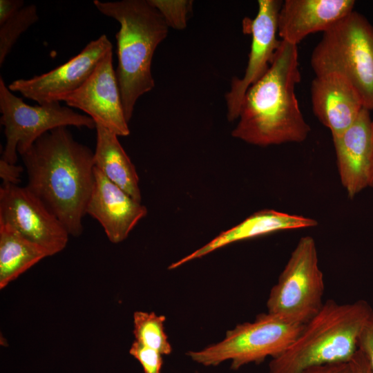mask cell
Returning a JSON list of instances; mask_svg holds the SVG:
<instances>
[{
	"mask_svg": "<svg viewBox=\"0 0 373 373\" xmlns=\"http://www.w3.org/2000/svg\"><path fill=\"white\" fill-rule=\"evenodd\" d=\"M95 167L133 199L142 201L135 167L118 140V135L96 124Z\"/></svg>",
	"mask_w": 373,
	"mask_h": 373,
	"instance_id": "obj_18",
	"label": "cell"
},
{
	"mask_svg": "<svg viewBox=\"0 0 373 373\" xmlns=\"http://www.w3.org/2000/svg\"><path fill=\"white\" fill-rule=\"evenodd\" d=\"M324 290L315 240L312 236H303L270 290L267 312L286 321L305 325L322 308Z\"/></svg>",
	"mask_w": 373,
	"mask_h": 373,
	"instance_id": "obj_7",
	"label": "cell"
},
{
	"mask_svg": "<svg viewBox=\"0 0 373 373\" xmlns=\"http://www.w3.org/2000/svg\"><path fill=\"white\" fill-rule=\"evenodd\" d=\"M0 122L6 139L1 160L16 164L19 153L26 152L35 142L46 133L68 126L95 128L89 116L52 102L30 106L15 95L0 77Z\"/></svg>",
	"mask_w": 373,
	"mask_h": 373,
	"instance_id": "obj_8",
	"label": "cell"
},
{
	"mask_svg": "<svg viewBox=\"0 0 373 373\" xmlns=\"http://www.w3.org/2000/svg\"><path fill=\"white\" fill-rule=\"evenodd\" d=\"M352 373H372L365 357L357 350L350 362Z\"/></svg>",
	"mask_w": 373,
	"mask_h": 373,
	"instance_id": "obj_28",
	"label": "cell"
},
{
	"mask_svg": "<svg viewBox=\"0 0 373 373\" xmlns=\"http://www.w3.org/2000/svg\"><path fill=\"white\" fill-rule=\"evenodd\" d=\"M372 310L365 300L349 303L327 300L292 344L271 358L268 373H305L325 365L350 363Z\"/></svg>",
	"mask_w": 373,
	"mask_h": 373,
	"instance_id": "obj_4",
	"label": "cell"
},
{
	"mask_svg": "<svg viewBox=\"0 0 373 373\" xmlns=\"http://www.w3.org/2000/svg\"><path fill=\"white\" fill-rule=\"evenodd\" d=\"M372 124L363 108L350 128L332 138L341 182L351 199L369 186Z\"/></svg>",
	"mask_w": 373,
	"mask_h": 373,
	"instance_id": "obj_14",
	"label": "cell"
},
{
	"mask_svg": "<svg viewBox=\"0 0 373 373\" xmlns=\"http://www.w3.org/2000/svg\"><path fill=\"white\" fill-rule=\"evenodd\" d=\"M304 325L283 320L267 313L259 314L252 322L237 325L226 332L220 342L186 355L203 366H216L231 361L238 370L251 363H260L267 357L284 352L296 340Z\"/></svg>",
	"mask_w": 373,
	"mask_h": 373,
	"instance_id": "obj_6",
	"label": "cell"
},
{
	"mask_svg": "<svg viewBox=\"0 0 373 373\" xmlns=\"http://www.w3.org/2000/svg\"><path fill=\"white\" fill-rule=\"evenodd\" d=\"M24 6L22 0H0V24L3 23Z\"/></svg>",
	"mask_w": 373,
	"mask_h": 373,
	"instance_id": "obj_26",
	"label": "cell"
},
{
	"mask_svg": "<svg viewBox=\"0 0 373 373\" xmlns=\"http://www.w3.org/2000/svg\"><path fill=\"white\" fill-rule=\"evenodd\" d=\"M161 13L167 26L176 30L186 28L188 17L192 10V1L149 0Z\"/></svg>",
	"mask_w": 373,
	"mask_h": 373,
	"instance_id": "obj_22",
	"label": "cell"
},
{
	"mask_svg": "<svg viewBox=\"0 0 373 373\" xmlns=\"http://www.w3.org/2000/svg\"><path fill=\"white\" fill-rule=\"evenodd\" d=\"M68 106L82 110L99 124L118 136L130 133L116 71L113 66V52L97 65L87 80L62 100Z\"/></svg>",
	"mask_w": 373,
	"mask_h": 373,
	"instance_id": "obj_12",
	"label": "cell"
},
{
	"mask_svg": "<svg viewBox=\"0 0 373 373\" xmlns=\"http://www.w3.org/2000/svg\"><path fill=\"white\" fill-rule=\"evenodd\" d=\"M357 346L373 373V308L361 332Z\"/></svg>",
	"mask_w": 373,
	"mask_h": 373,
	"instance_id": "obj_24",
	"label": "cell"
},
{
	"mask_svg": "<svg viewBox=\"0 0 373 373\" xmlns=\"http://www.w3.org/2000/svg\"><path fill=\"white\" fill-rule=\"evenodd\" d=\"M129 354L140 362L144 373H161L163 359L158 351L134 341Z\"/></svg>",
	"mask_w": 373,
	"mask_h": 373,
	"instance_id": "obj_23",
	"label": "cell"
},
{
	"mask_svg": "<svg viewBox=\"0 0 373 373\" xmlns=\"http://www.w3.org/2000/svg\"><path fill=\"white\" fill-rule=\"evenodd\" d=\"M0 223L40 245L50 256L64 249L70 236L57 218L26 186L2 183Z\"/></svg>",
	"mask_w": 373,
	"mask_h": 373,
	"instance_id": "obj_9",
	"label": "cell"
},
{
	"mask_svg": "<svg viewBox=\"0 0 373 373\" xmlns=\"http://www.w3.org/2000/svg\"><path fill=\"white\" fill-rule=\"evenodd\" d=\"M86 214L97 220L112 243L124 240L147 209L95 167V182Z\"/></svg>",
	"mask_w": 373,
	"mask_h": 373,
	"instance_id": "obj_13",
	"label": "cell"
},
{
	"mask_svg": "<svg viewBox=\"0 0 373 373\" xmlns=\"http://www.w3.org/2000/svg\"><path fill=\"white\" fill-rule=\"evenodd\" d=\"M23 171L21 166L0 160V177L4 184H18Z\"/></svg>",
	"mask_w": 373,
	"mask_h": 373,
	"instance_id": "obj_25",
	"label": "cell"
},
{
	"mask_svg": "<svg viewBox=\"0 0 373 373\" xmlns=\"http://www.w3.org/2000/svg\"><path fill=\"white\" fill-rule=\"evenodd\" d=\"M314 114L335 137L350 128L364 108L356 90L337 74L316 76L311 86Z\"/></svg>",
	"mask_w": 373,
	"mask_h": 373,
	"instance_id": "obj_16",
	"label": "cell"
},
{
	"mask_svg": "<svg viewBox=\"0 0 373 373\" xmlns=\"http://www.w3.org/2000/svg\"><path fill=\"white\" fill-rule=\"evenodd\" d=\"M305 373H352L350 363L329 364L311 369Z\"/></svg>",
	"mask_w": 373,
	"mask_h": 373,
	"instance_id": "obj_27",
	"label": "cell"
},
{
	"mask_svg": "<svg viewBox=\"0 0 373 373\" xmlns=\"http://www.w3.org/2000/svg\"><path fill=\"white\" fill-rule=\"evenodd\" d=\"M369 186L373 187V120L372 124V149L369 171Z\"/></svg>",
	"mask_w": 373,
	"mask_h": 373,
	"instance_id": "obj_29",
	"label": "cell"
},
{
	"mask_svg": "<svg viewBox=\"0 0 373 373\" xmlns=\"http://www.w3.org/2000/svg\"><path fill=\"white\" fill-rule=\"evenodd\" d=\"M317 224V221L313 218L274 209H262L251 214L233 227L222 231L198 249L173 262L169 269H175L233 242L280 231L314 227Z\"/></svg>",
	"mask_w": 373,
	"mask_h": 373,
	"instance_id": "obj_17",
	"label": "cell"
},
{
	"mask_svg": "<svg viewBox=\"0 0 373 373\" xmlns=\"http://www.w3.org/2000/svg\"><path fill=\"white\" fill-rule=\"evenodd\" d=\"M352 0H286L278 18L281 40L296 45L308 35L325 31L354 11Z\"/></svg>",
	"mask_w": 373,
	"mask_h": 373,
	"instance_id": "obj_15",
	"label": "cell"
},
{
	"mask_svg": "<svg viewBox=\"0 0 373 373\" xmlns=\"http://www.w3.org/2000/svg\"><path fill=\"white\" fill-rule=\"evenodd\" d=\"M256 17L244 21L245 30L251 34V44L247 66L242 77L232 79L225 95L227 118H238L240 106L247 90L269 69L281 40L277 39L278 13L282 5L278 0L258 1Z\"/></svg>",
	"mask_w": 373,
	"mask_h": 373,
	"instance_id": "obj_11",
	"label": "cell"
},
{
	"mask_svg": "<svg viewBox=\"0 0 373 373\" xmlns=\"http://www.w3.org/2000/svg\"><path fill=\"white\" fill-rule=\"evenodd\" d=\"M111 52L112 44L106 35H102L90 41L67 62L30 79L15 80L8 87L12 92H18L39 104L61 102L79 88Z\"/></svg>",
	"mask_w": 373,
	"mask_h": 373,
	"instance_id": "obj_10",
	"label": "cell"
},
{
	"mask_svg": "<svg viewBox=\"0 0 373 373\" xmlns=\"http://www.w3.org/2000/svg\"><path fill=\"white\" fill-rule=\"evenodd\" d=\"M48 256L50 255L44 248L0 223L1 289Z\"/></svg>",
	"mask_w": 373,
	"mask_h": 373,
	"instance_id": "obj_19",
	"label": "cell"
},
{
	"mask_svg": "<svg viewBox=\"0 0 373 373\" xmlns=\"http://www.w3.org/2000/svg\"><path fill=\"white\" fill-rule=\"evenodd\" d=\"M96 8L115 19L118 64L116 71L124 111L131 120L137 99L155 86L151 63L155 49L169 30L164 19L149 0L101 1Z\"/></svg>",
	"mask_w": 373,
	"mask_h": 373,
	"instance_id": "obj_3",
	"label": "cell"
},
{
	"mask_svg": "<svg viewBox=\"0 0 373 373\" xmlns=\"http://www.w3.org/2000/svg\"><path fill=\"white\" fill-rule=\"evenodd\" d=\"M166 318L155 312L137 311L133 314V334L136 341L169 355L172 347L164 329Z\"/></svg>",
	"mask_w": 373,
	"mask_h": 373,
	"instance_id": "obj_20",
	"label": "cell"
},
{
	"mask_svg": "<svg viewBox=\"0 0 373 373\" xmlns=\"http://www.w3.org/2000/svg\"><path fill=\"white\" fill-rule=\"evenodd\" d=\"M21 157L27 188L70 236H81L95 182L94 152L76 141L67 127H59L41 135Z\"/></svg>",
	"mask_w": 373,
	"mask_h": 373,
	"instance_id": "obj_1",
	"label": "cell"
},
{
	"mask_svg": "<svg viewBox=\"0 0 373 373\" xmlns=\"http://www.w3.org/2000/svg\"><path fill=\"white\" fill-rule=\"evenodd\" d=\"M300 81L297 46L281 40L267 71L247 90L232 136L262 146L305 141L311 128L295 94Z\"/></svg>",
	"mask_w": 373,
	"mask_h": 373,
	"instance_id": "obj_2",
	"label": "cell"
},
{
	"mask_svg": "<svg viewBox=\"0 0 373 373\" xmlns=\"http://www.w3.org/2000/svg\"><path fill=\"white\" fill-rule=\"evenodd\" d=\"M39 19L37 6H24L0 24V66L1 67L20 35Z\"/></svg>",
	"mask_w": 373,
	"mask_h": 373,
	"instance_id": "obj_21",
	"label": "cell"
},
{
	"mask_svg": "<svg viewBox=\"0 0 373 373\" xmlns=\"http://www.w3.org/2000/svg\"><path fill=\"white\" fill-rule=\"evenodd\" d=\"M311 66L316 76L334 73L344 77L364 108L373 110V26L361 14L352 11L323 32Z\"/></svg>",
	"mask_w": 373,
	"mask_h": 373,
	"instance_id": "obj_5",
	"label": "cell"
}]
</instances>
